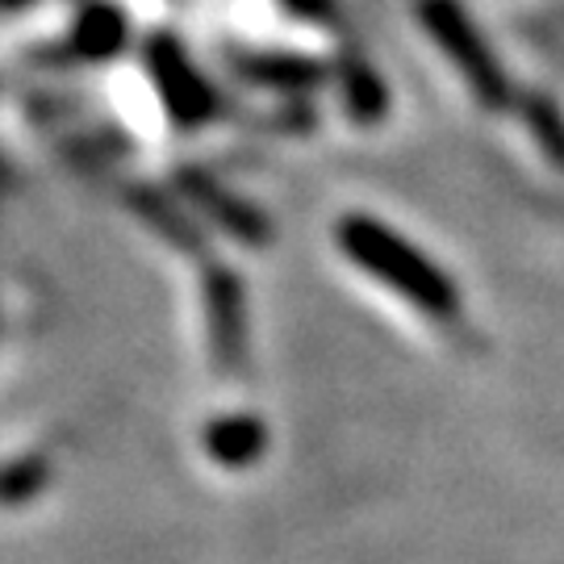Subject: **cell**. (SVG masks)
<instances>
[{
  "label": "cell",
  "mask_w": 564,
  "mask_h": 564,
  "mask_svg": "<svg viewBox=\"0 0 564 564\" xmlns=\"http://www.w3.org/2000/svg\"><path fill=\"white\" fill-rule=\"evenodd\" d=\"M330 242L343 263H351L360 276L393 293L402 305H410L419 318L435 326H456L464 314L460 289L452 276L440 272V263L423 256L414 242H405L393 226L377 223L368 214H343Z\"/></svg>",
  "instance_id": "1"
},
{
  "label": "cell",
  "mask_w": 564,
  "mask_h": 564,
  "mask_svg": "<svg viewBox=\"0 0 564 564\" xmlns=\"http://www.w3.org/2000/svg\"><path fill=\"white\" fill-rule=\"evenodd\" d=\"M205 447H209V456L218 464L239 468V464H251L263 452V426L256 419H247V414L209 423L205 426Z\"/></svg>",
  "instance_id": "4"
},
{
  "label": "cell",
  "mask_w": 564,
  "mask_h": 564,
  "mask_svg": "<svg viewBox=\"0 0 564 564\" xmlns=\"http://www.w3.org/2000/svg\"><path fill=\"white\" fill-rule=\"evenodd\" d=\"M184 188H188V197L202 205L205 214H214V223L223 226V230H230V239L235 242H242V247H260V242H268V226H263V218L256 214V209H247L239 197H230V193H223L218 184L202 181V176H184Z\"/></svg>",
  "instance_id": "3"
},
{
  "label": "cell",
  "mask_w": 564,
  "mask_h": 564,
  "mask_svg": "<svg viewBox=\"0 0 564 564\" xmlns=\"http://www.w3.org/2000/svg\"><path fill=\"white\" fill-rule=\"evenodd\" d=\"M419 25L452 72V80L464 88V97H473V105H485V109L510 105V84H506L502 67L452 0H419Z\"/></svg>",
  "instance_id": "2"
},
{
  "label": "cell",
  "mask_w": 564,
  "mask_h": 564,
  "mask_svg": "<svg viewBox=\"0 0 564 564\" xmlns=\"http://www.w3.org/2000/svg\"><path fill=\"white\" fill-rule=\"evenodd\" d=\"M42 481H46V468H42L39 460L18 464L13 473L0 477V502H18V498H25V494H34Z\"/></svg>",
  "instance_id": "5"
}]
</instances>
